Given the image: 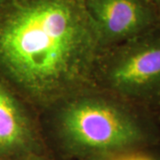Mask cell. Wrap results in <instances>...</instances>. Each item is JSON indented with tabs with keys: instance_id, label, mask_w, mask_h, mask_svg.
<instances>
[{
	"instance_id": "obj_2",
	"label": "cell",
	"mask_w": 160,
	"mask_h": 160,
	"mask_svg": "<svg viewBox=\"0 0 160 160\" xmlns=\"http://www.w3.org/2000/svg\"><path fill=\"white\" fill-rule=\"evenodd\" d=\"M54 160L126 158L160 146L158 118L95 87L38 113Z\"/></svg>"
},
{
	"instance_id": "obj_3",
	"label": "cell",
	"mask_w": 160,
	"mask_h": 160,
	"mask_svg": "<svg viewBox=\"0 0 160 160\" xmlns=\"http://www.w3.org/2000/svg\"><path fill=\"white\" fill-rule=\"evenodd\" d=\"M93 87L160 116V26L118 46L102 49Z\"/></svg>"
},
{
	"instance_id": "obj_10",
	"label": "cell",
	"mask_w": 160,
	"mask_h": 160,
	"mask_svg": "<svg viewBox=\"0 0 160 160\" xmlns=\"http://www.w3.org/2000/svg\"><path fill=\"white\" fill-rule=\"evenodd\" d=\"M11 1H12V0H0V9L2 7H4L6 5H7L8 3H10Z\"/></svg>"
},
{
	"instance_id": "obj_7",
	"label": "cell",
	"mask_w": 160,
	"mask_h": 160,
	"mask_svg": "<svg viewBox=\"0 0 160 160\" xmlns=\"http://www.w3.org/2000/svg\"><path fill=\"white\" fill-rule=\"evenodd\" d=\"M27 160H54L50 156L46 155H37V156H32Z\"/></svg>"
},
{
	"instance_id": "obj_9",
	"label": "cell",
	"mask_w": 160,
	"mask_h": 160,
	"mask_svg": "<svg viewBox=\"0 0 160 160\" xmlns=\"http://www.w3.org/2000/svg\"><path fill=\"white\" fill-rule=\"evenodd\" d=\"M128 158H86V159L80 160H126Z\"/></svg>"
},
{
	"instance_id": "obj_4",
	"label": "cell",
	"mask_w": 160,
	"mask_h": 160,
	"mask_svg": "<svg viewBox=\"0 0 160 160\" xmlns=\"http://www.w3.org/2000/svg\"><path fill=\"white\" fill-rule=\"evenodd\" d=\"M102 49L160 26V12L147 0H85Z\"/></svg>"
},
{
	"instance_id": "obj_6",
	"label": "cell",
	"mask_w": 160,
	"mask_h": 160,
	"mask_svg": "<svg viewBox=\"0 0 160 160\" xmlns=\"http://www.w3.org/2000/svg\"><path fill=\"white\" fill-rule=\"evenodd\" d=\"M127 160H160V146L129 158Z\"/></svg>"
},
{
	"instance_id": "obj_8",
	"label": "cell",
	"mask_w": 160,
	"mask_h": 160,
	"mask_svg": "<svg viewBox=\"0 0 160 160\" xmlns=\"http://www.w3.org/2000/svg\"><path fill=\"white\" fill-rule=\"evenodd\" d=\"M147 1L160 12V0H147Z\"/></svg>"
},
{
	"instance_id": "obj_1",
	"label": "cell",
	"mask_w": 160,
	"mask_h": 160,
	"mask_svg": "<svg viewBox=\"0 0 160 160\" xmlns=\"http://www.w3.org/2000/svg\"><path fill=\"white\" fill-rule=\"evenodd\" d=\"M102 51L85 0H12L0 9V78L37 114L93 87Z\"/></svg>"
},
{
	"instance_id": "obj_11",
	"label": "cell",
	"mask_w": 160,
	"mask_h": 160,
	"mask_svg": "<svg viewBox=\"0 0 160 160\" xmlns=\"http://www.w3.org/2000/svg\"><path fill=\"white\" fill-rule=\"evenodd\" d=\"M158 123H159V125H160V116L158 117Z\"/></svg>"
},
{
	"instance_id": "obj_5",
	"label": "cell",
	"mask_w": 160,
	"mask_h": 160,
	"mask_svg": "<svg viewBox=\"0 0 160 160\" xmlns=\"http://www.w3.org/2000/svg\"><path fill=\"white\" fill-rule=\"evenodd\" d=\"M37 155L50 156L38 114L0 78V160Z\"/></svg>"
}]
</instances>
